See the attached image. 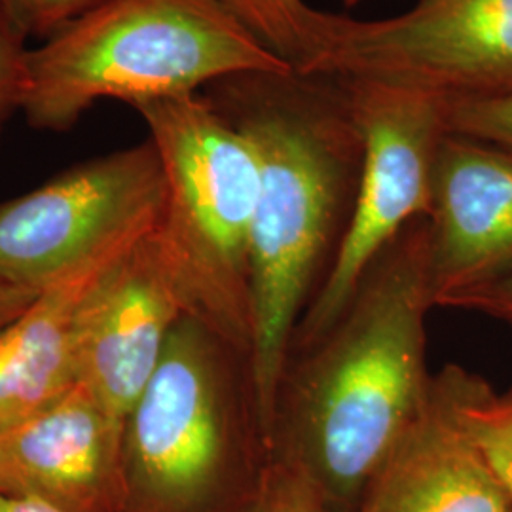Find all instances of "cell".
<instances>
[{
  "label": "cell",
  "instance_id": "1",
  "mask_svg": "<svg viewBox=\"0 0 512 512\" xmlns=\"http://www.w3.org/2000/svg\"><path fill=\"white\" fill-rule=\"evenodd\" d=\"M211 107L251 141V374L272 448L294 332L329 274L357 200L363 137L346 82L321 73H241L205 86Z\"/></svg>",
  "mask_w": 512,
  "mask_h": 512
},
{
  "label": "cell",
  "instance_id": "2",
  "mask_svg": "<svg viewBox=\"0 0 512 512\" xmlns=\"http://www.w3.org/2000/svg\"><path fill=\"white\" fill-rule=\"evenodd\" d=\"M433 308L427 217H420L374 258L334 325L287 361L272 456L298 467L334 511L357 505L427 401Z\"/></svg>",
  "mask_w": 512,
  "mask_h": 512
},
{
  "label": "cell",
  "instance_id": "3",
  "mask_svg": "<svg viewBox=\"0 0 512 512\" xmlns=\"http://www.w3.org/2000/svg\"><path fill=\"white\" fill-rule=\"evenodd\" d=\"M217 0H107L25 55L21 109L63 133L103 99L133 109L241 73H291Z\"/></svg>",
  "mask_w": 512,
  "mask_h": 512
},
{
  "label": "cell",
  "instance_id": "4",
  "mask_svg": "<svg viewBox=\"0 0 512 512\" xmlns=\"http://www.w3.org/2000/svg\"><path fill=\"white\" fill-rule=\"evenodd\" d=\"M256 456L272 448L249 357L186 313L126 421L122 484L147 512H202Z\"/></svg>",
  "mask_w": 512,
  "mask_h": 512
},
{
  "label": "cell",
  "instance_id": "5",
  "mask_svg": "<svg viewBox=\"0 0 512 512\" xmlns=\"http://www.w3.org/2000/svg\"><path fill=\"white\" fill-rule=\"evenodd\" d=\"M135 110L164 167L160 234L183 277L192 315L251 357L255 148L202 93L148 101Z\"/></svg>",
  "mask_w": 512,
  "mask_h": 512
},
{
  "label": "cell",
  "instance_id": "6",
  "mask_svg": "<svg viewBox=\"0 0 512 512\" xmlns=\"http://www.w3.org/2000/svg\"><path fill=\"white\" fill-rule=\"evenodd\" d=\"M342 80L363 137L359 190L329 274L294 332L291 355L310 348L334 325L385 245L406 224L427 217L435 160L448 131L444 101L437 95L374 80Z\"/></svg>",
  "mask_w": 512,
  "mask_h": 512
},
{
  "label": "cell",
  "instance_id": "7",
  "mask_svg": "<svg viewBox=\"0 0 512 512\" xmlns=\"http://www.w3.org/2000/svg\"><path fill=\"white\" fill-rule=\"evenodd\" d=\"M315 73L374 80L442 101L512 92V0H418L397 18L330 14Z\"/></svg>",
  "mask_w": 512,
  "mask_h": 512
},
{
  "label": "cell",
  "instance_id": "8",
  "mask_svg": "<svg viewBox=\"0 0 512 512\" xmlns=\"http://www.w3.org/2000/svg\"><path fill=\"white\" fill-rule=\"evenodd\" d=\"M164 207V167L150 139L69 167L0 203V275L44 289L95 253L154 230Z\"/></svg>",
  "mask_w": 512,
  "mask_h": 512
},
{
  "label": "cell",
  "instance_id": "9",
  "mask_svg": "<svg viewBox=\"0 0 512 512\" xmlns=\"http://www.w3.org/2000/svg\"><path fill=\"white\" fill-rule=\"evenodd\" d=\"M473 372L433 374L420 414L393 444L353 512H512V499L463 418Z\"/></svg>",
  "mask_w": 512,
  "mask_h": 512
},
{
  "label": "cell",
  "instance_id": "10",
  "mask_svg": "<svg viewBox=\"0 0 512 512\" xmlns=\"http://www.w3.org/2000/svg\"><path fill=\"white\" fill-rule=\"evenodd\" d=\"M192 313L160 224L124 256L99 296L80 355L78 384L126 427L175 323Z\"/></svg>",
  "mask_w": 512,
  "mask_h": 512
},
{
  "label": "cell",
  "instance_id": "11",
  "mask_svg": "<svg viewBox=\"0 0 512 512\" xmlns=\"http://www.w3.org/2000/svg\"><path fill=\"white\" fill-rule=\"evenodd\" d=\"M435 308L512 272V154L446 131L427 213Z\"/></svg>",
  "mask_w": 512,
  "mask_h": 512
},
{
  "label": "cell",
  "instance_id": "12",
  "mask_svg": "<svg viewBox=\"0 0 512 512\" xmlns=\"http://www.w3.org/2000/svg\"><path fill=\"white\" fill-rule=\"evenodd\" d=\"M124 425L76 384L59 401L0 431V494L67 512H107L122 484Z\"/></svg>",
  "mask_w": 512,
  "mask_h": 512
},
{
  "label": "cell",
  "instance_id": "13",
  "mask_svg": "<svg viewBox=\"0 0 512 512\" xmlns=\"http://www.w3.org/2000/svg\"><path fill=\"white\" fill-rule=\"evenodd\" d=\"M147 234L114 243L57 277L0 330V431L31 418L78 384L95 304L118 264Z\"/></svg>",
  "mask_w": 512,
  "mask_h": 512
},
{
  "label": "cell",
  "instance_id": "14",
  "mask_svg": "<svg viewBox=\"0 0 512 512\" xmlns=\"http://www.w3.org/2000/svg\"><path fill=\"white\" fill-rule=\"evenodd\" d=\"M294 71L317 69L329 27L330 12L308 6L304 0H217Z\"/></svg>",
  "mask_w": 512,
  "mask_h": 512
},
{
  "label": "cell",
  "instance_id": "15",
  "mask_svg": "<svg viewBox=\"0 0 512 512\" xmlns=\"http://www.w3.org/2000/svg\"><path fill=\"white\" fill-rule=\"evenodd\" d=\"M463 418L512 499V389L497 393L475 374L463 403Z\"/></svg>",
  "mask_w": 512,
  "mask_h": 512
},
{
  "label": "cell",
  "instance_id": "16",
  "mask_svg": "<svg viewBox=\"0 0 512 512\" xmlns=\"http://www.w3.org/2000/svg\"><path fill=\"white\" fill-rule=\"evenodd\" d=\"M444 122L450 133L488 143L512 154V92L444 101Z\"/></svg>",
  "mask_w": 512,
  "mask_h": 512
},
{
  "label": "cell",
  "instance_id": "17",
  "mask_svg": "<svg viewBox=\"0 0 512 512\" xmlns=\"http://www.w3.org/2000/svg\"><path fill=\"white\" fill-rule=\"evenodd\" d=\"M245 512H336L327 497L298 467L275 458Z\"/></svg>",
  "mask_w": 512,
  "mask_h": 512
},
{
  "label": "cell",
  "instance_id": "18",
  "mask_svg": "<svg viewBox=\"0 0 512 512\" xmlns=\"http://www.w3.org/2000/svg\"><path fill=\"white\" fill-rule=\"evenodd\" d=\"M107 0H0L21 35L46 40Z\"/></svg>",
  "mask_w": 512,
  "mask_h": 512
},
{
  "label": "cell",
  "instance_id": "19",
  "mask_svg": "<svg viewBox=\"0 0 512 512\" xmlns=\"http://www.w3.org/2000/svg\"><path fill=\"white\" fill-rule=\"evenodd\" d=\"M27 38L0 4V137L14 112L21 109Z\"/></svg>",
  "mask_w": 512,
  "mask_h": 512
},
{
  "label": "cell",
  "instance_id": "20",
  "mask_svg": "<svg viewBox=\"0 0 512 512\" xmlns=\"http://www.w3.org/2000/svg\"><path fill=\"white\" fill-rule=\"evenodd\" d=\"M446 310L476 311L512 327V272L473 293L459 296Z\"/></svg>",
  "mask_w": 512,
  "mask_h": 512
},
{
  "label": "cell",
  "instance_id": "21",
  "mask_svg": "<svg viewBox=\"0 0 512 512\" xmlns=\"http://www.w3.org/2000/svg\"><path fill=\"white\" fill-rule=\"evenodd\" d=\"M44 289L0 275V330L18 319Z\"/></svg>",
  "mask_w": 512,
  "mask_h": 512
},
{
  "label": "cell",
  "instance_id": "22",
  "mask_svg": "<svg viewBox=\"0 0 512 512\" xmlns=\"http://www.w3.org/2000/svg\"><path fill=\"white\" fill-rule=\"evenodd\" d=\"M0 512H67L37 497L0 494Z\"/></svg>",
  "mask_w": 512,
  "mask_h": 512
},
{
  "label": "cell",
  "instance_id": "23",
  "mask_svg": "<svg viewBox=\"0 0 512 512\" xmlns=\"http://www.w3.org/2000/svg\"><path fill=\"white\" fill-rule=\"evenodd\" d=\"M357 2H359V0H344V4H346V6H355Z\"/></svg>",
  "mask_w": 512,
  "mask_h": 512
}]
</instances>
